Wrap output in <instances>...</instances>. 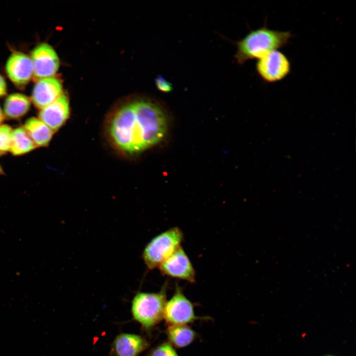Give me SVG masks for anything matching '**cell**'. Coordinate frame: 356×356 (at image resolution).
Masks as SVG:
<instances>
[{
	"mask_svg": "<svg viewBox=\"0 0 356 356\" xmlns=\"http://www.w3.org/2000/svg\"><path fill=\"white\" fill-rule=\"evenodd\" d=\"M167 119L155 103L141 100L125 105L112 117L108 134L114 145L128 154H136L160 142L167 131Z\"/></svg>",
	"mask_w": 356,
	"mask_h": 356,
	"instance_id": "6da1fadb",
	"label": "cell"
},
{
	"mask_svg": "<svg viewBox=\"0 0 356 356\" xmlns=\"http://www.w3.org/2000/svg\"><path fill=\"white\" fill-rule=\"evenodd\" d=\"M292 37L290 31L270 29L265 24L250 31L237 42L235 59L240 65L248 60L259 59L267 53L285 46Z\"/></svg>",
	"mask_w": 356,
	"mask_h": 356,
	"instance_id": "7a4b0ae2",
	"label": "cell"
},
{
	"mask_svg": "<svg viewBox=\"0 0 356 356\" xmlns=\"http://www.w3.org/2000/svg\"><path fill=\"white\" fill-rule=\"evenodd\" d=\"M166 285L159 292H139L133 300L132 312L133 316L146 328L154 326L163 317L164 309L167 302Z\"/></svg>",
	"mask_w": 356,
	"mask_h": 356,
	"instance_id": "3957f363",
	"label": "cell"
},
{
	"mask_svg": "<svg viewBox=\"0 0 356 356\" xmlns=\"http://www.w3.org/2000/svg\"><path fill=\"white\" fill-rule=\"evenodd\" d=\"M183 239L181 230L174 227L157 235L147 244L142 258L149 269L159 267L179 246Z\"/></svg>",
	"mask_w": 356,
	"mask_h": 356,
	"instance_id": "277c9868",
	"label": "cell"
},
{
	"mask_svg": "<svg viewBox=\"0 0 356 356\" xmlns=\"http://www.w3.org/2000/svg\"><path fill=\"white\" fill-rule=\"evenodd\" d=\"M258 74L267 83H275L284 79L291 71L288 57L278 50L272 51L258 59Z\"/></svg>",
	"mask_w": 356,
	"mask_h": 356,
	"instance_id": "5b68a950",
	"label": "cell"
},
{
	"mask_svg": "<svg viewBox=\"0 0 356 356\" xmlns=\"http://www.w3.org/2000/svg\"><path fill=\"white\" fill-rule=\"evenodd\" d=\"M163 317L171 325H186L198 318L195 314L193 304L178 284L174 295L166 303Z\"/></svg>",
	"mask_w": 356,
	"mask_h": 356,
	"instance_id": "8992f818",
	"label": "cell"
},
{
	"mask_svg": "<svg viewBox=\"0 0 356 356\" xmlns=\"http://www.w3.org/2000/svg\"><path fill=\"white\" fill-rule=\"evenodd\" d=\"M162 274L169 277L187 281H195V271L187 254L179 246L159 266Z\"/></svg>",
	"mask_w": 356,
	"mask_h": 356,
	"instance_id": "52a82bcc",
	"label": "cell"
},
{
	"mask_svg": "<svg viewBox=\"0 0 356 356\" xmlns=\"http://www.w3.org/2000/svg\"><path fill=\"white\" fill-rule=\"evenodd\" d=\"M31 58L33 64V76L37 79L52 77L58 69V57L47 44L43 43L36 46L32 52Z\"/></svg>",
	"mask_w": 356,
	"mask_h": 356,
	"instance_id": "ba28073f",
	"label": "cell"
},
{
	"mask_svg": "<svg viewBox=\"0 0 356 356\" xmlns=\"http://www.w3.org/2000/svg\"><path fill=\"white\" fill-rule=\"evenodd\" d=\"M61 83L57 78L49 77L38 80L32 94V100L40 110L54 101L62 93Z\"/></svg>",
	"mask_w": 356,
	"mask_h": 356,
	"instance_id": "9c48e42d",
	"label": "cell"
},
{
	"mask_svg": "<svg viewBox=\"0 0 356 356\" xmlns=\"http://www.w3.org/2000/svg\"><path fill=\"white\" fill-rule=\"evenodd\" d=\"M6 71L11 81L18 86L28 83L34 75L31 58L22 52H15L8 58Z\"/></svg>",
	"mask_w": 356,
	"mask_h": 356,
	"instance_id": "30bf717a",
	"label": "cell"
},
{
	"mask_svg": "<svg viewBox=\"0 0 356 356\" xmlns=\"http://www.w3.org/2000/svg\"><path fill=\"white\" fill-rule=\"evenodd\" d=\"M69 115L67 96L62 93L54 101L41 110L39 119L55 132L66 122Z\"/></svg>",
	"mask_w": 356,
	"mask_h": 356,
	"instance_id": "8fae6325",
	"label": "cell"
},
{
	"mask_svg": "<svg viewBox=\"0 0 356 356\" xmlns=\"http://www.w3.org/2000/svg\"><path fill=\"white\" fill-rule=\"evenodd\" d=\"M148 346L142 337L132 334H121L113 343V349L117 356H136Z\"/></svg>",
	"mask_w": 356,
	"mask_h": 356,
	"instance_id": "7c38bea8",
	"label": "cell"
},
{
	"mask_svg": "<svg viewBox=\"0 0 356 356\" xmlns=\"http://www.w3.org/2000/svg\"><path fill=\"white\" fill-rule=\"evenodd\" d=\"M24 129L36 146H47L54 133L40 119L35 117L27 120Z\"/></svg>",
	"mask_w": 356,
	"mask_h": 356,
	"instance_id": "4fadbf2b",
	"label": "cell"
},
{
	"mask_svg": "<svg viewBox=\"0 0 356 356\" xmlns=\"http://www.w3.org/2000/svg\"><path fill=\"white\" fill-rule=\"evenodd\" d=\"M30 104V100L27 96L21 93H13L4 102V112L9 118L17 119L28 111Z\"/></svg>",
	"mask_w": 356,
	"mask_h": 356,
	"instance_id": "5bb4252c",
	"label": "cell"
},
{
	"mask_svg": "<svg viewBox=\"0 0 356 356\" xmlns=\"http://www.w3.org/2000/svg\"><path fill=\"white\" fill-rule=\"evenodd\" d=\"M169 341L177 348H183L191 344L196 333L186 325H170L167 330Z\"/></svg>",
	"mask_w": 356,
	"mask_h": 356,
	"instance_id": "9a60e30c",
	"label": "cell"
},
{
	"mask_svg": "<svg viewBox=\"0 0 356 356\" xmlns=\"http://www.w3.org/2000/svg\"><path fill=\"white\" fill-rule=\"evenodd\" d=\"M36 147L24 128L19 127L13 130L10 152L13 155L25 154Z\"/></svg>",
	"mask_w": 356,
	"mask_h": 356,
	"instance_id": "2e32d148",
	"label": "cell"
},
{
	"mask_svg": "<svg viewBox=\"0 0 356 356\" xmlns=\"http://www.w3.org/2000/svg\"><path fill=\"white\" fill-rule=\"evenodd\" d=\"M12 132L9 126L0 125V152L2 154L10 150Z\"/></svg>",
	"mask_w": 356,
	"mask_h": 356,
	"instance_id": "e0dca14e",
	"label": "cell"
},
{
	"mask_svg": "<svg viewBox=\"0 0 356 356\" xmlns=\"http://www.w3.org/2000/svg\"><path fill=\"white\" fill-rule=\"evenodd\" d=\"M150 356H178L170 343L165 342L155 348Z\"/></svg>",
	"mask_w": 356,
	"mask_h": 356,
	"instance_id": "ac0fdd59",
	"label": "cell"
},
{
	"mask_svg": "<svg viewBox=\"0 0 356 356\" xmlns=\"http://www.w3.org/2000/svg\"><path fill=\"white\" fill-rule=\"evenodd\" d=\"M156 84L159 90L163 92H168L173 89L171 84L162 77L156 79Z\"/></svg>",
	"mask_w": 356,
	"mask_h": 356,
	"instance_id": "d6986e66",
	"label": "cell"
},
{
	"mask_svg": "<svg viewBox=\"0 0 356 356\" xmlns=\"http://www.w3.org/2000/svg\"><path fill=\"white\" fill-rule=\"evenodd\" d=\"M6 93V85L3 78L0 75V97Z\"/></svg>",
	"mask_w": 356,
	"mask_h": 356,
	"instance_id": "ffe728a7",
	"label": "cell"
},
{
	"mask_svg": "<svg viewBox=\"0 0 356 356\" xmlns=\"http://www.w3.org/2000/svg\"><path fill=\"white\" fill-rule=\"evenodd\" d=\"M3 121V114L2 113V112L0 108V125H1V123Z\"/></svg>",
	"mask_w": 356,
	"mask_h": 356,
	"instance_id": "44dd1931",
	"label": "cell"
},
{
	"mask_svg": "<svg viewBox=\"0 0 356 356\" xmlns=\"http://www.w3.org/2000/svg\"><path fill=\"white\" fill-rule=\"evenodd\" d=\"M3 173H3V170H2L1 167L0 165V175L3 174Z\"/></svg>",
	"mask_w": 356,
	"mask_h": 356,
	"instance_id": "7402d4cb",
	"label": "cell"
},
{
	"mask_svg": "<svg viewBox=\"0 0 356 356\" xmlns=\"http://www.w3.org/2000/svg\"><path fill=\"white\" fill-rule=\"evenodd\" d=\"M3 154L0 152V157Z\"/></svg>",
	"mask_w": 356,
	"mask_h": 356,
	"instance_id": "603a6c76",
	"label": "cell"
}]
</instances>
